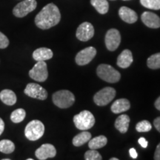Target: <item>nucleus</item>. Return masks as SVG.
Masks as SVG:
<instances>
[{
	"instance_id": "nucleus-1",
	"label": "nucleus",
	"mask_w": 160,
	"mask_h": 160,
	"mask_svg": "<svg viewBox=\"0 0 160 160\" xmlns=\"http://www.w3.org/2000/svg\"><path fill=\"white\" fill-rule=\"evenodd\" d=\"M60 19L61 13L58 7L53 3H50L36 16L35 24L39 28L47 30L57 25Z\"/></svg>"
},
{
	"instance_id": "nucleus-2",
	"label": "nucleus",
	"mask_w": 160,
	"mask_h": 160,
	"mask_svg": "<svg viewBox=\"0 0 160 160\" xmlns=\"http://www.w3.org/2000/svg\"><path fill=\"white\" fill-rule=\"evenodd\" d=\"M52 100L59 108H68L75 102V97L72 92L68 90H61L53 93Z\"/></svg>"
},
{
	"instance_id": "nucleus-3",
	"label": "nucleus",
	"mask_w": 160,
	"mask_h": 160,
	"mask_svg": "<svg viewBox=\"0 0 160 160\" xmlns=\"http://www.w3.org/2000/svg\"><path fill=\"white\" fill-rule=\"evenodd\" d=\"M97 73L100 79L109 83L118 82L121 79L119 72L107 64H101L98 66Z\"/></svg>"
},
{
	"instance_id": "nucleus-4",
	"label": "nucleus",
	"mask_w": 160,
	"mask_h": 160,
	"mask_svg": "<svg viewBox=\"0 0 160 160\" xmlns=\"http://www.w3.org/2000/svg\"><path fill=\"white\" fill-rule=\"evenodd\" d=\"M73 122L77 128L81 131H87L94 125L95 118L90 111H83L74 116Z\"/></svg>"
},
{
	"instance_id": "nucleus-5",
	"label": "nucleus",
	"mask_w": 160,
	"mask_h": 160,
	"mask_svg": "<svg viewBox=\"0 0 160 160\" xmlns=\"http://www.w3.org/2000/svg\"><path fill=\"white\" fill-rule=\"evenodd\" d=\"M45 133V125L39 120H33L26 125L25 135L28 139L36 141L39 139Z\"/></svg>"
},
{
	"instance_id": "nucleus-6",
	"label": "nucleus",
	"mask_w": 160,
	"mask_h": 160,
	"mask_svg": "<svg viewBox=\"0 0 160 160\" xmlns=\"http://www.w3.org/2000/svg\"><path fill=\"white\" fill-rule=\"evenodd\" d=\"M116 90L111 87H106L100 90L93 97L95 104L99 106H105L114 99Z\"/></svg>"
},
{
	"instance_id": "nucleus-7",
	"label": "nucleus",
	"mask_w": 160,
	"mask_h": 160,
	"mask_svg": "<svg viewBox=\"0 0 160 160\" xmlns=\"http://www.w3.org/2000/svg\"><path fill=\"white\" fill-rule=\"evenodd\" d=\"M37 6V2L36 0H24L15 6L13 13L17 17H25L31 12L34 11Z\"/></svg>"
},
{
	"instance_id": "nucleus-8",
	"label": "nucleus",
	"mask_w": 160,
	"mask_h": 160,
	"mask_svg": "<svg viewBox=\"0 0 160 160\" xmlns=\"http://www.w3.org/2000/svg\"><path fill=\"white\" fill-rule=\"evenodd\" d=\"M29 76L31 79L37 82H45L48 77L47 64L45 61L37 62L33 68L29 71Z\"/></svg>"
},
{
	"instance_id": "nucleus-9",
	"label": "nucleus",
	"mask_w": 160,
	"mask_h": 160,
	"mask_svg": "<svg viewBox=\"0 0 160 160\" xmlns=\"http://www.w3.org/2000/svg\"><path fill=\"white\" fill-rule=\"evenodd\" d=\"M106 48L108 51H114L118 48L121 42V35L119 31L117 29H110L106 33L105 37Z\"/></svg>"
},
{
	"instance_id": "nucleus-10",
	"label": "nucleus",
	"mask_w": 160,
	"mask_h": 160,
	"mask_svg": "<svg viewBox=\"0 0 160 160\" xmlns=\"http://www.w3.org/2000/svg\"><path fill=\"white\" fill-rule=\"evenodd\" d=\"M24 93L28 97L40 100H45L48 98V92L41 85L36 83H29L26 86Z\"/></svg>"
},
{
	"instance_id": "nucleus-11",
	"label": "nucleus",
	"mask_w": 160,
	"mask_h": 160,
	"mask_svg": "<svg viewBox=\"0 0 160 160\" xmlns=\"http://www.w3.org/2000/svg\"><path fill=\"white\" fill-rule=\"evenodd\" d=\"M97 55V50L93 47H88L82 50L76 56L75 60L77 65L83 66L91 62Z\"/></svg>"
},
{
	"instance_id": "nucleus-12",
	"label": "nucleus",
	"mask_w": 160,
	"mask_h": 160,
	"mask_svg": "<svg viewBox=\"0 0 160 160\" xmlns=\"http://www.w3.org/2000/svg\"><path fill=\"white\" fill-rule=\"evenodd\" d=\"M94 35V28L92 24L88 22L82 23L77 30V39L82 42H87L93 38Z\"/></svg>"
},
{
	"instance_id": "nucleus-13",
	"label": "nucleus",
	"mask_w": 160,
	"mask_h": 160,
	"mask_svg": "<svg viewBox=\"0 0 160 160\" xmlns=\"http://www.w3.org/2000/svg\"><path fill=\"white\" fill-rule=\"evenodd\" d=\"M35 155L38 159L45 160L54 157L57 155V150L51 144H44L35 151Z\"/></svg>"
},
{
	"instance_id": "nucleus-14",
	"label": "nucleus",
	"mask_w": 160,
	"mask_h": 160,
	"mask_svg": "<svg viewBox=\"0 0 160 160\" xmlns=\"http://www.w3.org/2000/svg\"><path fill=\"white\" fill-rule=\"evenodd\" d=\"M141 19L142 22L150 28H160V18L155 13L145 11L142 14Z\"/></svg>"
},
{
	"instance_id": "nucleus-15",
	"label": "nucleus",
	"mask_w": 160,
	"mask_h": 160,
	"mask_svg": "<svg viewBox=\"0 0 160 160\" xmlns=\"http://www.w3.org/2000/svg\"><path fill=\"white\" fill-rule=\"evenodd\" d=\"M119 15L124 22L128 24L134 23L138 19L137 13L133 10L129 8L128 7H125V6L120 8Z\"/></svg>"
},
{
	"instance_id": "nucleus-16",
	"label": "nucleus",
	"mask_w": 160,
	"mask_h": 160,
	"mask_svg": "<svg viewBox=\"0 0 160 160\" xmlns=\"http://www.w3.org/2000/svg\"><path fill=\"white\" fill-rule=\"evenodd\" d=\"M133 55L130 50H124L117 58V65L121 68H127L133 62Z\"/></svg>"
},
{
	"instance_id": "nucleus-17",
	"label": "nucleus",
	"mask_w": 160,
	"mask_h": 160,
	"mask_svg": "<svg viewBox=\"0 0 160 160\" xmlns=\"http://www.w3.org/2000/svg\"><path fill=\"white\" fill-rule=\"evenodd\" d=\"M131 108V103L127 99H119L112 104L111 110L113 113H121L128 111Z\"/></svg>"
},
{
	"instance_id": "nucleus-18",
	"label": "nucleus",
	"mask_w": 160,
	"mask_h": 160,
	"mask_svg": "<svg viewBox=\"0 0 160 160\" xmlns=\"http://www.w3.org/2000/svg\"><path fill=\"white\" fill-rule=\"evenodd\" d=\"M53 53L51 49L47 48H40L35 50L33 53V59L37 62L46 61V60L51 59L53 57Z\"/></svg>"
},
{
	"instance_id": "nucleus-19",
	"label": "nucleus",
	"mask_w": 160,
	"mask_h": 160,
	"mask_svg": "<svg viewBox=\"0 0 160 160\" xmlns=\"http://www.w3.org/2000/svg\"><path fill=\"white\" fill-rule=\"evenodd\" d=\"M130 117L128 115L122 114L120 115L119 117L116 119L115 128L119 131L120 133H125L128 131L130 124Z\"/></svg>"
},
{
	"instance_id": "nucleus-20",
	"label": "nucleus",
	"mask_w": 160,
	"mask_h": 160,
	"mask_svg": "<svg viewBox=\"0 0 160 160\" xmlns=\"http://www.w3.org/2000/svg\"><path fill=\"white\" fill-rule=\"evenodd\" d=\"M0 99L7 105H13L17 102V96L13 91L5 89L0 92Z\"/></svg>"
},
{
	"instance_id": "nucleus-21",
	"label": "nucleus",
	"mask_w": 160,
	"mask_h": 160,
	"mask_svg": "<svg viewBox=\"0 0 160 160\" xmlns=\"http://www.w3.org/2000/svg\"><path fill=\"white\" fill-rule=\"evenodd\" d=\"M108 139L105 136H99L89 140L88 147L90 149L97 150L105 147L107 145Z\"/></svg>"
},
{
	"instance_id": "nucleus-22",
	"label": "nucleus",
	"mask_w": 160,
	"mask_h": 160,
	"mask_svg": "<svg viewBox=\"0 0 160 160\" xmlns=\"http://www.w3.org/2000/svg\"><path fill=\"white\" fill-rule=\"evenodd\" d=\"M91 139V134L89 132L84 131L82 133H79L73 137L72 142L73 145L76 147H79V146L83 145L84 144L88 142Z\"/></svg>"
},
{
	"instance_id": "nucleus-23",
	"label": "nucleus",
	"mask_w": 160,
	"mask_h": 160,
	"mask_svg": "<svg viewBox=\"0 0 160 160\" xmlns=\"http://www.w3.org/2000/svg\"><path fill=\"white\" fill-rule=\"evenodd\" d=\"M91 4L100 14H105L108 12L109 4L107 0H91Z\"/></svg>"
},
{
	"instance_id": "nucleus-24",
	"label": "nucleus",
	"mask_w": 160,
	"mask_h": 160,
	"mask_svg": "<svg viewBox=\"0 0 160 160\" xmlns=\"http://www.w3.org/2000/svg\"><path fill=\"white\" fill-rule=\"evenodd\" d=\"M15 150V145L13 142L8 139H2L0 141V152L9 154Z\"/></svg>"
},
{
	"instance_id": "nucleus-25",
	"label": "nucleus",
	"mask_w": 160,
	"mask_h": 160,
	"mask_svg": "<svg viewBox=\"0 0 160 160\" xmlns=\"http://www.w3.org/2000/svg\"><path fill=\"white\" fill-rule=\"evenodd\" d=\"M26 112L22 108H18L12 112L11 115V120L14 123H20L25 119Z\"/></svg>"
},
{
	"instance_id": "nucleus-26",
	"label": "nucleus",
	"mask_w": 160,
	"mask_h": 160,
	"mask_svg": "<svg viewBox=\"0 0 160 160\" xmlns=\"http://www.w3.org/2000/svg\"><path fill=\"white\" fill-rule=\"evenodd\" d=\"M147 65L149 68L153 70L160 68V53L151 55L148 59Z\"/></svg>"
},
{
	"instance_id": "nucleus-27",
	"label": "nucleus",
	"mask_w": 160,
	"mask_h": 160,
	"mask_svg": "<svg viewBox=\"0 0 160 160\" xmlns=\"http://www.w3.org/2000/svg\"><path fill=\"white\" fill-rule=\"evenodd\" d=\"M140 3L146 8L160 10V0H140Z\"/></svg>"
},
{
	"instance_id": "nucleus-28",
	"label": "nucleus",
	"mask_w": 160,
	"mask_h": 160,
	"mask_svg": "<svg viewBox=\"0 0 160 160\" xmlns=\"http://www.w3.org/2000/svg\"><path fill=\"white\" fill-rule=\"evenodd\" d=\"M152 129L151 124L150 122L147 120H143V121L139 122V123L136 125V130L139 133H143V132H148Z\"/></svg>"
},
{
	"instance_id": "nucleus-29",
	"label": "nucleus",
	"mask_w": 160,
	"mask_h": 160,
	"mask_svg": "<svg viewBox=\"0 0 160 160\" xmlns=\"http://www.w3.org/2000/svg\"><path fill=\"white\" fill-rule=\"evenodd\" d=\"M102 159V157L97 150L91 149L85 153V159L86 160H101Z\"/></svg>"
},
{
	"instance_id": "nucleus-30",
	"label": "nucleus",
	"mask_w": 160,
	"mask_h": 160,
	"mask_svg": "<svg viewBox=\"0 0 160 160\" xmlns=\"http://www.w3.org/2000/svg\"><path fill=\"white\" fill-rule=\"evenodd\" d=\"M9 45V40L5 34L0 32V49H5Z\"/></svg>"
},
{
	"instance_id": "nucleus-31",
	"label": "nucleus",
	"mask_w": 160,
	"mask_h": 160,
	"mask_svg": "<svg viewBox=\"0 0 160 160\" xmlns=\"http://www.w3.org/2000/svg\"><path fill=\"white\" fill-rule=\"evenodd\" d=\"M139 145L142 146V147L144 148H146L148 147V143L147 140H146L144 137L139 138Z\"/></svg>"
},
{
	"instance_id": "nucleus-32",
	"label": "nucleus",
	"mask_w": 160,
	"mask_h": 160,
	"mask_svg": "<svg viewBox=\"0 0 160 160\" xmlns=\"http://www.w3.org/2000/svg\"><path fill=\"white\" fill-rule=\"evenodd\" d=\"M153 159L155 160H160V143L157 145V148H156L154 157H153Z\"/></svg>"
},
{
	"instance_id": "nucleus-33",
	"label": "nucleus",
	"mask_w": 160,
	"mask_h": 160,
	"mask_svg": "<svg viewBox=\"0 0 160 160\" xmlns=\"http://www.w3.org/2000/svg\"><path fill=\"white\" fill-rule=\"evenodd\" d=\"M153 125H154L156 129L160 133V117L156 118L153 121Z\"/></svg>"
},
{
	"instance_id": "nucleus-34",
	"label": "nucleus",
	"mask_w": 160,
	"mask_h": 160,
	"mask_svg": "<svg viewBox=\"0 0 160 160\" xmlns=\"http://www.w3.org/2000/svg\"><path fill=\"white\" fill-rule=\"evenodd\" d=\"M129 153H130V156H131V157H132V158H133V159H137L138 154H137V151H136L134 148H131V149H130Z\"/></svg>"
},
{
	"instance_id": "nucleus-35",
	"label": "nucleus",
	"mask_w": 160,
	"mask_h": 160,
	"mask_svg": "<svg viewBox=\"0 0 160 160\" xmlns=\"http://www.w3.org/2000/svg\"><path fill=\"white\" fill-rule=\"evenodd\" d=\"M4 130H5V122H4L2 119L0 118V136L3 133Z\"/></svg>"
},
{
	"instance_id": "nucleus-36",
	"label": "nucleus",
	"mask_w": 160,
	"mask_h": 160,
	"mask_svg": "<svg viewBox=\"0 0 160 160\" xmlns=\"http://www.w3.org/2000/svg\"><path fill=\"white\" fill-rule=\"evenodd\" d=\"M154 105H155L156 108H157V110H159V111H160V97L155 101Z\"/></svg>"
},
{
	"instance_id": "nucleus-37",
	"label": "nucleus",
	"mask_w": 160,
	"mask_h": 160,
	"mask_svg": "<svg viewBox=\"0 0 160 160\" xmlns=\"http://www.w3.org/2000/svg\"><path fill=\"white\" fill-rule=\"evenodd\" d=\"M110 160H119V159H117V158H111V159H110Z\"/></svg>"
},
{
	"instance_id": "nucleus-38",
	"label": "nucleus",
	"mask_w": 160,
	"mask_h": 160,
	"mask_svg": "<svg viewBox=\"0 0 160 160\" xmlns=\"http://www.w3.org/2000/svg\"><path fill=\"white\" fill-rule=\"evenodd\" d=\"M3 160H10V159H3Z\"/></svg>"
},
{
	"instance_id": "nucleus-39",
	"label": "nucleus",
	"mask_w": 160,
	"mask_h": 160,
	"mask_svg": "<svg viewBox=\"0 0 160 160\" xmlns=\"http://www.w3.org/2000/svg\"><path fill=\"white\" fill-rule=\"evenodd\" d=\"M28 160H33V159H31V158H30V159H28Z\"/></svg>"
},
{
	"instance_id": "nucleus-40",
	"label": "nucleus",
	"mask_w": 160,
	"mask_h": 160,
	"mask_svg": "<svg viewBox=\"0 0 160 160\" xmlns=\"http://www.w3.org/2000/svg\"><path fill=\"white\" fill-rule=\"evenodd\" d=\"M124 1H129V0H124Z\"/></svg>"
},
{
	"instance_id": "nucleus-41",
	"label": "nucleus",
	"mask_w": 160,
	"mask_h": 160,
	"mask_svg": "<svg viewBox=\"0 0 160 160\" xmlns=\"http://www.w3.org/2000/svg\"><path fill=\"white\" fill-rule=\"evenodd\" d=\"M112 1H114V0H112Z\"/></svg>"
}]
</instances>
